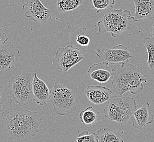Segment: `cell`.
I'll use <instances>...</instances> for the list:
<instances>
[{"label": "cell", "instance_id": "6da1fadb", "mask_svg": "<svg viewBox=\"0 0 154 142\" xmlns=\"http://www.w3.org/2000/svg\"><path fill=\"white\" fill-rule=\"evenodd\" d=\"M43 119L36 111L17 110L7 115L5 128L10 139L25 142L38 133Z\"/></svg>", "mask_w": 154, "mask_h": 142}, {"label": "cell", "instance_id": "7a4b0ae2", "mask_svg": "<svg viewBox=\"0 0 154 142\" xmlns=\"http://www.w3.org/2000/svg\"><path fill=\"white\" fill-rule=\"evenodd\" d=\"M97 14L100 18L98 22L99 32L103 34L110 32L114 38H119L124 31L133 30L137 22L130 10L122 8L116 9L110 7L98 10Z\"/></svg>", "mask_w": 154, "mask_h": 142}, {"label": "cell", "instance_id": "3957f363", "mask_svg": "<svg viewBox=\"0 0 154 142\" xmlns=\"http://www.w3.org/2000/svg\"><path fill=\"white\" fill-rule=\"evenodd\" d=\"M112 85L118 96L127 92L137 95L144 88L143 82L147 83L148 75H143L138 67L126 62L117 70L112 69Z\"/></svg>", "mask_w": 154, "mask_h": 142}, {"label": "cell", "instance_id": "277c9868", "mask_svg": "<svg viewBox=\"0 0 154 142\" xmlns=\"http://www.w3.org/2000/svg\"><path fill=\"white\" fill-rule=\"evenodd\" d=\"M137 109L135 99L130 96H113L104 109L105 117L121 125L126 124Z\"/></svg>", "mask_w": 154, "mask_h": 142}, {"label": "cell", "instance_id": "5b68a950", "mask_svg": "<svg viewBox=\"0 0 154 142\" xmlns=\"http://www.w3.org/2000/svg\"><path fill=\"white\" fill-rule=\"evenodd\" d=\"M8 91L16 103L25 106L34 101L33 77L29 72L13 76L8 81Z\"/></svg>", "mask_w": 154, "mask_h": 142}, {"label": "cell", "instance_id": "8992f818", "mask_svg": "<svg viewBox=\"0 0 154 142\" xmlns=\"http://www.w3.org/2000/svg\"><path fill=\"white\" fill-rule=\"evenodd\" d=\"M51 101L54 111L57 114L66 116L77 108L78 99L74 90L56 81L51 91Z\"/></svg>", "mask_w": 154, "mask_h": 142}, {"label": "cell", "instance_id": "52a82bcc", "mask_svg": "<svg viewBox=\"0 0 154 142\" xmlns=\"http://www.w3.org/2000/svg\"><path fill=\"white\" fill-rule=\"evenodd\" d=\"M55 58L58 63V70L64 73H67L70 68L84 59L83 53L80 50L71 45L59 48Z\"/></svg>", "mask_w": 154, "mask_h": 142}, {"label": "cell", "instance_id": "ba28073f", "mask_svg": "<svg viewBox=\"0 0 154 142\" xmlns=\"http://www.w3.org/2000/svg\"><path fill=\"white\" fill-rule=\"evenodd\" d=\"M96 54L102 62L112 65L125 64L133 57L126 46L121 44L112 48L98 49Z\"/></svg>", "mask_w": 154, "mask_h": 142}, {"label": "cell", "instance_id": "9c48e42d", "mask_svg": "<svg viewBox=\"0 0 154 142\" xmlns=\"http://www.w3.org/2000/svg\"><path fill=\"white\" fill-rule=\"evenodd\" d=\"M26 18L34 22L47 23L52 18L53 10L47 8L40 0H27L22 6Z\"/></svg>", "mask_w": 154, "mask_h": 142}, {"label": "cell", "instance_id": "30bf717a", "mask_svg": "<svg viewBox=\"0 0 154 142\" xmlns=\"http://www.w3.org/2000/svg\"><path fill=\"white\" fill-rule=\"evenodd\" d=\"M20 54L10 41L0 46V75L6 73L18 63Z\"/></svg>", "mask_w": 154, "mask_h": 142}, {"label": "cell", "instance_id": "8fae6325", "mask_svg": "<svg viewBox=\"0 0 154 142\" xmlns=\"http://www.w3.org/2000/svg\"><path fill=\"white\" fill-rule=\"evenodd\" d=\"M67 29L69 34V40L70 45L80 50L82 53L86 52L90 44V38L86 34L87 28L68 26Z\"/></svg>", "mask_w": 154, "mask_h": 142}, {"label": "cell", "instance_id": "7c38bea8", "mask_svg": "<svg viewBox=\"0 0 154 142\" xmlns=\"http://www.w3.org/2000/svg\"><path fill=\"white\" fill-rule=\"evenodd\" d=\"M85 93L90 102L94 105H100L108 102L110 99L112 91L103 86L89 85L85 90Z\"/></svg>", "mask_w": 154, "mask_h": 142}, {"label": "cell", "instance_id": "4fadbf2b", "mask_svg": "<svg viewBox=\"0 0 154 142\" xmlns=\"http://www.w3.org/2000/svg\"><path fill=\"white\" fill-rule=\"evenodd\" d=\"M33 94L34 101L41 106L45 105L51 101V91L46 81L38 77L36 72L33 78Z\"/></svg>", "mask_w": 154, "mask_h": 142}, {"label": "cell", "instance_id": "5bb4252c", "mask_svg": "<svg viewBox=\"0 0 154 142\" xmlns=\"http://www.w3.org/2000/svg\"><path fill=\"white\" fill-rule=\"evenodd\" d=\"M133 115L134 119L132 126L140 131L145 130L146 126L154 121V115L148 102H146L141 107L137 109Z\"/></svg>", "mask_w": 154, "mask_h": 142}, {"label": "cell", "instance_id": "9a60e30c", "mask_svg": "<svg viewBox=\"0 0 154 142\" xmlns=\"http://www.w3.org/2000/svg\"><path fill=\"white\" fill-rule=\"evenodd\" d=\"M87 73L93 80L99 83H105L112 76V69L110 68L108 63L98 62L91 65Z\"/></svg>", "mask_w": 154, "mask_h": 142}, {"label": "cell", "instance_id": "2e32d148", "mask_svg": "<svg viewBox=\"0 0 154 142\" xmlns=\"http://www.w3.org/2000/svg\"><path fill=\"white\" fill-rule=\"evenodd\" d=\"M136 22L154 19V0H134Z\"/></svg>", "mask_w": 154, "mask_h": 142}, {"label": "cell", "instance_id": "e0dca14e", "mask_svg": "<svg viewBox=\"0 0 154 142\" xmlns=\"http://www.w3.org/2000/svg\"><path fill=\"white\" fill-rule=\"evenodd\" d=\"M123 131H115L102 127L97 132L98 142H124L122 136Z\"/></svg>", "mask_w": 154, "mask_h": 142}, {"label": "cell", "instance_id": "ac0fdd59", "mask_svg": "<svg viewBox=\"0 0 154 142\" xmlns=\"http://www.w3.org/2000/svg\"><path fill=\"white\" fill-rule=\"evenodd\" d=\"M12 99L8 90L0 84V119L10 113Z\"/></svg>", "mask_w": 154, "mask_h": 142}, {"label": "cell", "instance_id": "d6986e66", "mask_svg": "<svg viewBox=\"0 0 154 142\" xmlns=\"http://www.w3.org/2000/svg\"><path fill=\"white\" fill-rule=\"evenodd\" d=\"M100 117V112L92 106L88 107L79 114L81 122L85 126H92L98 120Z\"/></svg>", "mask_w": 154, "mask_h": 142}, {"label": "cell", "instance_id": "ffe728a7", "mask_svg": "<svg viewBox=\"0 0 154 142\" xmlns=\"http://www.w3.org/2000/svg\"><path fill=\"white\" fill-rule=\"evenodd\" d=\"M83 1L84 0H57V10L59 13L76 10L83 3Z\"/></svg>", "mask_w": 154, "mask_h": 142}, {"label": "cell", "instance_id": "44dd1931", "mask_svg": "<svg viewBox=\"0 0 154 142\" xmlns=\"http://www.w3.org/2000/svg\"><path fill=\"white\" fill-rule=\"evenodd\" d=\"M148 54V64L150 74L154 76V41L150 37L145 38L143 40Z\"/></svg>", "mask_w": 154, "mask_h": 142}, {"label": "cell", "instance_id": "7402d4cb", "mask_svg": "<svg viewBox=\"0 0 154 142\" xmlns=\"http://www.w3.org/2000/svg\"><path fill=\"white\" fill-rule=\"evenodd\" d=\"M92 3L93 8L98 10L106 9L112 7L115 3V0H90Z\"/></svg>", "mask_w": 154, "mask_h": 142}, {"label": "cell", "instance_id": "603a6c76", "mask_svg": "<svg viewBox=\"0 0 154 142\" xmlns=\"http://www.w3.org/2000/svg\"><path fill=\"white\" fill-rule=\"evenodd\" d=\"M76 142H98L97 133H89L85 131L79 134L76 138Z\"/></svg>", "mask_w": 154, "mask_h": 142}, {"label": "cell", "instance_id": "cb8c5ba5", "mask_svg": "<svg viewBox=\"0 0 154 142\" xmlns=\"http://www.w3.org/2000/svg\"><path fill=\"white\" fill-rule=\"evenodd\" d=\"M8 40V37L5 32L0 28V46L6 43Z\"/></svg>", "mask_w": 154, "mask_h": 142}, {"label": "cell", "instance_id": "d4e9b609", "mask_svg": "<svg viewBox=\"0 0 154 142\" xmlns=\"http://www.w3.org/2000/svg\"><path fill=\"white\" fill-rule=\"evenodd\" d=\"M149 36L151 38V39L154 41V24L152 26L151 29L150 30V34H149Z\"/></svg>", "mask_w": 154, "mask_h": 142}, {"label": "cell", "instance_id": "484cf974", "mask_svg": "<svg viewBox=\"0 0 154 142\" xmlns=\"http://www.w3.org/2000/svg\"><path fill=\"white\" fill-rule=\"evenodd\" d=\"M154 142V139H152V140H151L150 142Z\"/></svg>", "mask_w": 154, "mask_h": 142}]
</instances>
